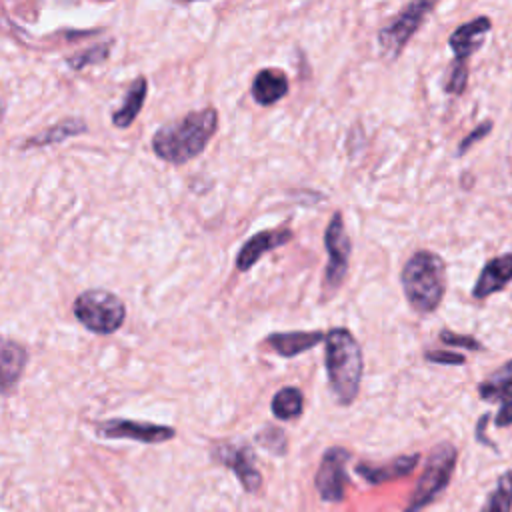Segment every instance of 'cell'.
<instances>
[{"instance_id": "4", "label": "cell", "mask_w": 512, "mask_h": 512, "mask_svg": "<svg viewBox=\"0 0 512 512\" xmlns=\"http://www.w3.org/2000/svg\"><path fill=\"white\" fill-rule=\"evenodd\" d=\"M72 312L86 330L102 336L114 334L126 318L124 302L104 288L80 292L72 304Z\"/></svg>"}, {"instance_id": "6", "label": "cell", "mask_w": 512, "mask_h": 512, "mask_svg": "<svg viewBox=\"0 0 512 512\" xmlns=\"http://www.w3.org/2000/svg\"><path fill=\"white\" fill-rule=\"evenodd\" d=\"M324 246L328 252V264H326V272H324V290L334 292L346 278L348 264H350V252H352V242L346 234L344 218L340 212H334L326 226Z\"/></svg>"}, {"instance_id": "26", "label": "cell", "mask_w": 512, "mask_h": 512, "mask_svg": "<svg viewBox=\"0 0 512 512\" xmlns=\"http://www.w3.org/2000/svg\"><path fill=\"white\" fill-rule=\"evenodd\" d=\"M440 340L446 342V344H452V346H464V348H470V350H480V342L478 340H474L472 336L454 334L450 330H442L440 332Z\"/></svg>"}, {"instance_id": "1", "label": "cell", "mask_w": 512, "mask_h": 512, "mask_svg": "<svg viewBox=\"0 0 512 512\" xmlns=\"http://www.w3.org/2000/svg\"><path fill=\"white\" fill-rule=\"evenodd\" d=\"M218 128V110L206 106L160 126L152 136L154 154L170 164H184L196 158Z\"/></svg>"}, {"instance_id": "3", "label": "cell", "mask_w": 512, "mask_h": 512, "mask_svg": "<svg viewBox=\"0 0 512 512\" xmlns=\"http://www.w3.org/2000/svg\"><path fill=\"white\" fill-rule=\"evenodd\" d=\"M400 282L408 304L422 314L438 308L446 292L444 260L428 250H420L408 258L400 272Z\"/></svg>"}, {"instance_id": "9", "label": "cell", "mask_w": 512, "mask_h": 512, "mask_svg": "<svg viewBox=\"0 0 512 512\" xmlns=\"http://www.w3.org/2000/svg\"><path fill=\"white\" fill-rule=\"evenodd\" d=\"M350 458V452L332 446L324 452L322 462L316 472V490L322 500L326 502H340L344 498V486H346V462Z\"/></svg>"}, {"instance_id": "29", "label": "cell", "mask_w": 512, "mask_h": 512, "mask_svg": "<svg viewBox=\"0 0 512 512\" xmlns=\"http://www.w3.org/2000/svg\"><path fill=\"white\" fill-rule=\"evenodd\" d=\"M494 424L500 426V428L512 424V400L502 402V406H500V410H498V414L494 418Z\"/></svg>"}, {"instance_id": "25", "label": "cell", "mask_w": 512, "mask_h": 512, "mask_svg": "<svg viewBox=\"0 0 512 512\" xmlns=\"http://www.w3.org/2000/svg\"><path fill=\"white\" fill-rule=\"evenodd\" d=\"M466 80H468V68L466 64H454L448 76V84L446 90L452 94H462L466 88Z\"/></svg>"}, {"instance_id": "20", "label": "cell", "mask_w": 512, "mask_h": 512, "mask_svg": "<svg viewBox=\"0 0 512 512\" xmlns=\"http://www.w3.org/2000/svg\"><path fill=\"white\" fill-rule=\"evenodd\" d=\"M478 394L488 402L512 400V360L504 362L496 372L480 382Z\"/></svg>"}, {"instance_id": "28", "label": "cell", "mask_w": 512, "mask_h": 512, "mask_svg": "<svg viewBox=\"0 0 512 512\" xmlns=\"http://www.w3.org/2000/svg\"><path fill=\"white\" fill-rule=\"evenodd\" d=\"M424 358L428 362H436V364H464V356L458 352H444V350H430L424 354Z\"/></svg>"}, {"instance_id": "16", "label": "cell", "mask_w": 512, "mask_h": 512, "mask_svg": "<svg viewBox=\"0 0 512 512\" xmlns=\"http://www.w3.org/2000/svg\"><path fill=\"white\" fill-rule=\"evenodd\" d=\"M326 338L324 332L320 330H312V332H304V330H296V332H272L266 338V344L280 356L284 358H292L298 356L310 348H314L316 344H320Z\"/></svg>"}, {"instance_id": "5", "label": "cell", "mask_w": 512, "mask_h": 512, "mask_svg": "<svg viewBox=\"0 0 512 512\" xmlns=\"http://www.w3.org/2000/svg\"><path fill=\"white\" fill-rule=\"evenodd\" d=\"M454 464H456V448L448 442L438 444L430 452L426 468H424V472L416 484V490H414L404 512H420L424 506H428L450 482Z\"/></svg>"}, {"instance_id": "12", "label": "cell", "mask_w": 512, "mask_h": 512, "mask_svg": "<svg viewBox=\"0 0 512 512\" xmlns=\"http://www.w3.org/2000/svg\"><path fill=\"white\" fill-rule=\"evenodd\" d=\"M28 362V350L0 334V396H8L16 390Z\"/></svg>"}, {"instance_id": "13", "label": "cell", "mask_w": 512, "mask_h": 512, "mask_svg": "<svg viewBox=\"0 0 512 512\" xmlns=\"http://www.w3.org/2000/svg\"><path fill=\"white\" fill-rule=\"evenodd\" d=\"M492 22L488 16H476L466 24H460L450 34V48L454 52V64H466V60L484 44V38Z\"/></svg>"}, {"instance_id": "27", "label": "cell", "mask_w": 512, "mask_h": 512, "mask_svg": "<svg viewBox=\"0 0 512 512\" xmlns=\"http://www.w3.org/2000/svg\"><path fill=\"white\" fill-rule=\"evenodd\" d=\"M490 130H492V122H490V120H486V122H482L480 126H476V128H474V130H472V132H470V134L460 142V146H458V154H464L466 150H470V146H472V144H476L478 140H482Z\"/></svg>"}, {"instance_id": "2", "label": "cell", "mask_w": 512, "mask_h": 512, "mask_svg": "<svg viewBox=\"0 0 512 512\" xmlns=\"http://www.w3.org/2000/svg\"><path fill=\"white\" fill-rule=\"evenodd\" d=\"M326 374L340 404H352L360 390L364 360L358 340L348 328H332L326 338Z\"/></svg>"}, {"instance_id": "11", "label": "cell", "mask_w": 512, "mask_h": 512, "mask_svg": "<svg viewBox=\"0 0 512 512\" xmlns=\"http://www.w3.org/2000/svg\"><path fill=\"white\" fill-rule=\"evenodd\" d=\"M292 230L286 226H278V228H268V230H260L254 236H250L242 248L236 254V268L240 272L250 270L266 252L276 250L278 246H284L292 240Z\"/></svg>"}, {"instance_id": "18", "label": "cell", "mask_w": 512, "mask_h": 512, "mask_svg": "<svg viewBox=\"0 0 512 512\" xmlns=\"http://www.w3.org/2000/svg\"><path fill=\"white\" fill-rule=\"evenodd\" d=\"M88 130L86 122L82 118H64L52 126H48L44 132L34 134L22 142V148H40L50 144H60L72 136L84 134Z\"/></svg>"}, {"instance_id": "7", "label": "cell", "mask_w": 512, "mask_h": 512, "mask_svg": "<svg viewBox=\"0 0 512 512\" xmlns=\"http://www.w3.org/2000/svg\"><path fill=\"white\" fill-rule=\"evenodd\" d=\"M430 10H432V4H430V2H412V4H408V6L396 16V20H392L386 28L380 30L378 42H380L382 50H384L388 56L396 58V56L404 50L406 42H408V40L414 36V32L420 28V24H422L426 12H430Z\"/></svg>"}, {"instance_id": "21", "label": "cell", "mask_w": 512, "mask_h": 512, "mask_svg": "<svg viewBox=\"0 0 512 512\" xmlns=\"http://www.w3.org/2000/svg\"><path fill=\"white\" fill-rule=\"evenodd\" d=\"M270 408L278 420H294L302 414L304 396L296 386H284L272 396Z\"/></svg>"}, {"instance_id": "22", "label": "cell", "mask_w": 512, "mask_h": 512, "mask_svg": "<svg viewBox=\"0 0 512 512\" xmlns=\"http://www.w3.org/2000/svg\"><path fill=\"white\" fill-rule=\"evenodd\" d=\"M512 508V470H506L500 478L482 512H510Z\"/></svg>"}, {"instance_id": "10", "label": "cell", "mask_w": 512, "mask_h": 512, "mask_svg": "<svg viewBox=\"0 0 512 512\" xmlns=\"http://www.w3.org/2000/svg\"><path fill=\"white\" fill-rule=\"evenodd\" d=\"M96 432L104 438H128L144 444H160L174 438V428L152 424V422H136L126 418H112L96 424Z\"/></svg>"}, {"instance_id": "14", "label": "cell", "mask_w": 512, "mask_h": 512, "mask_svg": "<svg viewBox=\"0 0 512 512\" xmlns=\"http://www.w3.org/2000/svg\"><path fill=\"white\" fill-rule=\"evenodd\" d=\"M288 76L280 68H262L252 80V98L260 106H272L288 94Z\"/></svg>"}, {"instance_id": "8", "label": "cell", "mask_w": 512, "mask_h": 512, "mask_svg": "<svg viewBox=\"0 0 512 512\" xmlns=\"http://www.w3.org/2000/svg\"><path fill=\"white\" fill-rule=\"evenodd\" d=\"M214 462L230 468L246 492H258L262 486V476L254 462V452L248 444L238 442H218L212 446Z\"/></svg>"}, {"instance_id": "17", "label": "cell", "mask_w": 512, "mask_h": 512, "mask_svg": "<svg viewBox=\"0 0 512 512\" xmlns=\"http://www.w3.org/2000/svg\"><path fill=\"white\" fill-rule=\"evenodd\" d=\"M416 464H418V454H406V456L394 458L392 462H388L384 466L358 464L356 472L370 484H382V482H390L400 476H408L416 468Z\"/></svg>"}, {"instance_id": "19", "label": "cell", "mask_w": 512, "mask_h": 512, "mask_svg": "<svg viewBox=\"0 0 512 512\" xmlns=\"http://www.w3.org/2000/svg\"><path fill=\"white\" fill-rule=\"evenodd\" d=\"M146 92H148V82L144 76H138L132 80V84L128 86L126 90V96H124V102L120 104V108L114 110L112 114V124L116 128H128L136 116L140 114L142 106H144V100H146Z\"/></svg>"}, {"instance_id": "23", "label": "cell", "mask_w": 512, "mask_h": 512, "mask_svg": "<svg viewBox=\"0 0 512 512\" xmlns=\"http://www.w3.org/2000/svg\"><path fill=\"white\" fill-rule=\"evenodd\" d=\"M110 46H112V42H106V44H96L88 50H82V52L68 58V66L74 68V70H82L88 64H100L102 60L108 58Z\"/></svg>"}, {"instance_id": "24", "label": "cell", "mask_w": 512, "mask_h": 512, "mask_svg": "<svg viewBox=\"0 0 512 512\" xmlns=\"http://www.w3.org/2000/svg\"><path fill=\"white\" fill-rule=\"evenodd\" d=\"M256 442L262 444L266 450H270L272 454H284L286 452V434L282 428H276V426H266L264 430H260L256 434Z\"/></svg>"}, {"instance_id": "15", "label": "cell", "mask_w": 512, "mask_h": 512, "mask_svg": "<svg viewBox=\"0 0 512 512\" xmlns=\"http://www.w3.org/2000/svg\"><path fill=\"white\" fill-rule=\"evenodd\" d=\"M512 280V254H502L498 258H492L482 268L472 296L474 298H486L494 292H500L508 282Z\"/></svg>"}, {"instance_id": "30", "label": "cell", "mask_w": 512, "mask_h": 512, "mask_svg": "<svg viewBox=\"0 0 512 512\" xmlns=\"http://www.w3.org/2000/svg\"><path fill=\"white\" fill-rule=\"evenodd\" d=\"M2 114H4V106L0 104V120H2Z\"/></svg>"}]
</instances>
